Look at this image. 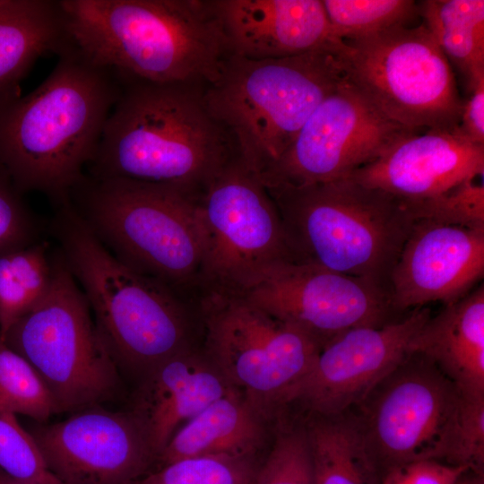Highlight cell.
Instances as JSON below:
<instances>
[{
    "mask_svg": "<svg viewBox=\"0 0 484 484\" xmlns=\"http://www.w3.org/2000/svg\"><path fill=\"white\" fill-rule=\"evenodd\" d=\"M418 12L467 91L484 80V1L426 0Z\"/></svg>",
    "mask_w": 484,
    "mask_h": 484,
    "instance_id": "d4e9b609",
    "label": "cell"
},
{
    "mask_svg": "<svg viewBox=\"0 0 484 484\" xmlns=\"http://www.w3.org/2000/svg\"><path fill=\"white\" fill-rule=\"evenodd\" d=\"M314 484H379L380 471L350 409L332 415L301 413Z\"/></svg>",
    "mask_w": 484,
    "mask_h": 484,
    "instance_id": "cb8c5ba5",
    "label": "cell"
},
{
    "mask_svg": "<svg viewBox=\"0 0 484 484\" xmlns=\"http://www.w3.org/2000/svg\"><path fill=\"white\" fill-rule=\"evenodd\" d=\"M71 45L59 1L0 0V99L20 92L38 59Z\"/></svg>",
    "mask_w": 484,
    "mask_h": 484,
    "instance_id": "603a6c76",
    "label": "cell"
},
{
    "mask_svg": "<svg viewBox=\"0 0 484 484\" xmlns=\"http://www.w3.org/2000/svg\"><path fill=\"white\" fill-rule=\"evenodd\" d=\"M272 447L250 484H314L310 449L302 415L284 413L276 422Z\"/></svg>",
    "mask_w": 484,
    "mask_h": 484,
    "instance_id": "83f0119b",
    "label": "cell"
},
{
    "mask_svg": "<svg viewBox=\"0 0 484 484\" xmlns=\"http://www.w3.org/2000/svg\"><path fill=\"white\" fill-rule=\"evenodd\" d=\"M411 132L382 115L347 79L312 113L280 158L260 176L265 186L349 177Z\"/></svg>",
    "mask_w": 484,
    "mask_h": 484,
    "instance_id": "5bb4252c",
    "label": "cell"
},
{
    "mask_svg": "<svg viewBox=\"0 0 484 484\" xmlns=\"http://www.w3.org/2000/svg\"><path fill=\"white\" fill-rule=\"evenodd\" d=\"M72 44L127 81L207 85L228 56L211 0H61Z\"/></svg>",
    "mask_w": 484,
    "mask_h": 484,
    "instance_id": "3957f363",
    "label": "cell"
},
{
    "mask_svg": "<svg viewBox=\"0 0 484 484\" xmlns=\"http://www.w3.org/2000/svg\"><path fill=\"white\" fill-rule=\"evenodd\" d=\"M483 175L484 145L469 141L456 126L408 133L349 177L411 204Z\"/></svg>",
    "mask_w": 484,
    "mask_h": 484,
    "instance_id": "ac0fdd59",
    "label": "cell"
},
{
    "mask_svg": "<svg viewBox=\"0 0 484 484\" xmlns=\"http://www.w3.org/2000/svg\"><path fill=\"white\" fill-rule=\"evenodd\" d=\"M466 471H470L464 467L422 461L386 471L379 484H456Z\"/></svg>",
    "mask_w": 484,
    "mask_h": 484,
    "instance_id": "e575fe53",
    "label": "cell"
},
{
    "mask_svg": "<svg viewBox=\"0 0 484 484\" xmlns=\"http://www.w3.org/2000/svg\"><path fill=\"white\" fill-rule=\"evenodd\" d=\"M409 352L431 359L462 393L484 397V286L431 315Z\"/></svg>",
    "mask_w": 484,
    "mask_h": 484,
    "instance_id": "44dd1931",
    "label": "cell"
},
{
    "mask_svg": "<svg viewBox=\"0 0 484 484\" xmlns=\"http://www.w3.org/2000/svg\"><path fill=\"white\" fill-rule=\"evenodd\" d=\"M258 456H202L156 468L128 484H250Z\"/></svg>",
    "mask_w": 484,
    "mask_h": 484,
    "instance_id": "f546056e",
    "label": "cell"
},
{
    "mask_svg": "<svg viewBox=\"0 0 484 484\" xmlns=\"http://www.w3.org/2000/svg\"><path fill=\"white\" fill-rule=\"evenodd\" d=\"M48 469L64 484H128L156 464L143 428L126 410L94 405L28 429Z\"/></svg>",
    "mask_w": 484,
    "mask_h": 484,
    "instance_id": "2e32d148",
    "label": "cell"
},
{
    "mask_svg": "<svg viewBox=\"0 0 484 484\" xmlns=\"http://www.w3.org/2000/svg\"><path fill=\"white\" fill-rule=\"evenodd\" d=\"M431 315L430 308L418 307L384 325L357 327L336 336L288 393L285 409L332 415L353 408L408 354L411 340Z\"/></svg>",
    "mask_w": 484,
    "mask_h": 484,
    "instance_id": "9a60e30c",
    "label": "cell"
},
{
    "mask_svg": "<svg viewBox=\"0 0 484 484\" xmlns=\"http://www.w3.org/2000/svg\"><path fill=\"white\" fill-rule=\"evenodd\" d=\"M454 464L484 474V397L463 394Z\"/></svg>",
    "mask_w": 484,
    "mask_h": 484,
    "instance_id": "836d02e7",
    "label": "cell"
},
{
    "mask_svg": "<svg viewBox=\"0 0 484 484\" xmlns=\"http://www.w3.org/2000/svg\"><path fill=\"white\" fill-rule=\"evenodd\" d=\"M468 92L470 97L462 102L458 129L471 143L484 145V80Z\"/></svg>",
    "mask_w": 484,
    "mask_h": 484,
    "instance_id": "d590c367",
    "label": "cell"
},
{
    "mask_svg": "<svg viewBox=\"0 0 484 484\" xmlns=\"http://www.w3.org/2000/svg\"><path fill=\"white\" fill-rule=\"evenodd\" d=\"M462 400L431 359L408 352L350 409L381 478L417 462L454 465Z\"/></svg>",
    "mask_w": 484,
    "mask_h": 484,
    "instance_id": "8fae6325",
    "label": "cell"
},
{
    "mask_svg": "<svg viewBox=\"0 0 484 484\" xmlns=\"http://www.w3.org/2000/svg\"><path fill=\"white\" fill-rule=\"evenodd\" d=\"M334 37L350 40L397 26L419 16L413 0H323Z\"/></svg>",
    "mask_w": 484,
    "mask_h": 484,
    "instance_id": "4316f807",
    "label": "cell"
},
{
    "mask_svg": "<svg viewBox=\"0 0 484 484\" xmlns=\"http://www.w3.org/2000/svg\"><path fill=\"white\" fill-rule=\"evenodd\" d=\"M228 55L277 59L308 52L337 51L320 0H211Z\"/></svg>",
    "mask_w": 484,
    "mask_h": 484,
    "instance_id": "d6986e66",
    "label": "cell"
},
{
    "mask_svg": "<svg viewBox=\"0 0 484 484\" xmlns=\"http://www.w3.org/2000/svg\"><path fill=\"white\" fill-rule=\"evenodd\" d=\"M31 92L0 99V164L23 194L69 199L98 150L122 79L72 44Z\"/></svg>",
    "mask_w": 484,
    "mask_h": 484,
    "instance_id": "6da1fadb",
    "label": "cell"
},
{
    "mask_svg": "<svg viewBox=\"0 0 484 484\" xmlns=\"http://www.w3.org/2000/svg\"><path fill=\"white\" fill-rule=\"evenodd\" d=\"M484 275V230L417 220L389 281L393 312L466 296Z\"/></svg>",
    "mask_w": 484,
    "mask_h": 484,
    "instance_id": "e0dca14e",
    "label": "cell"
},
{
    "mask_svg": "<svg viewBox=\"0 0 484 484\" xmlns=\"http://www.w3.org/2000/svg\"><path fill=\"white\" fill-rule=\"evenodd\" d=\"M346 79L331 49L265 60L228 55L216 79L204 86L203 99L235 153L261 175Z\"/></svg>",
    "mask_w": 484,
    "mask_h": 484,
    "instance_id": "8992f818",
    "label": "cell"
},
{
    "mask_svg": "<svg viewBox=\"0 0 484 484\" xmlns=\"http://www.w3.org/2000/svg\"><path fill=\"white\" fill-rule=\"evenodd\" d=\"M0 470L26 484H64L48 469L29 431L9 411H0Z\"/></svg>",
    "mask_w": 484,
    "mask_h": 484,
    "instance_id": "4dcf8cb0",
    "label": "cell"
},
{
    "mask_svg": "<svg viewBox=\"0 0 484 484\" xmlns=\"http://www.w3.org/2000/svg\"><path fill=\"white\" fill-rule=\"evenodd\" d=\"M22 194L0 164V255L36 242L38 227Z\"/></svg>",
    "mask_w": 484,
    "mask_h": 484,
    "instance_id": "d6a6232c",
    "label": "cell"
},
{
    "mask_svg": "<svg viewBox=\"0 0 484 484\" xmlns=\"http://www.w3.org/2000/svg\"><path fill=\"white\" fill-rule=\"evenodd\" d=\"M229 290L305 332L321 348L349 330L396 320L386 289L314 264L283 261Z\"/></svg>",
    "mask_w": 484,
    "mask_h": 484,
    "instance_id": "4fadbf2b",
    "label": "cell"
},
{
    "mask_svg": "<svg viewBox=\"0 0 484 484\" xmlns=\"http://www.w3.org/2000/svg\"><path fill=\"white\" fill-rule=\"evenodd\" d=\"M48 249L34 242L0 255V338L47 294L53 276Z\"/></svg>",
    "mask_w": 484,
    "mask_h": 484,
    "instance_id": "484cf974",
    "label": "cell"
},
{
    "mask_svg": "<svg viewBox=\"0 0 484 484\" xmlns=\"http://www.w3.org/2000/svg\"><path fill=\"white\" fill-rule=\"evenodd\" d=\"M0 484H26V483L18 481V480H16L14 479L9 477L8 475L4 473L0 470Z\"/></svg>",
    "mask_w": 484,
    "mask_h": 484,
    "instance_id": "74e56055",
    "label": "cell"
},
{
    "mask_svg": "<svg viewBox=\"0 0 484 484\" xmlns=\"http://www.w3.org/2000/svg\"><path fill=\"white\" fill-rule=\"evenodd\" d=\"M204 258L202 292L235 290L292 261L277 207L260 176L235 153L197 202Z\"/></svg>",
    "mask_w": 484,
    "mask_h": 484,
    "instance_id": "7c38bea8",
    "label": "cell"
},
{
    "mask_svg": "<svg viewBox=\"0 0 484 484\" xmlns=\"http://www.w3.org/2000/svg\"><path fill=\"white\" fill-rule=\"evenodd\" d=\"M1 339L33 367L57 413L101 405L120 391L121 374L61 255L47 294Z\"/></svg>",
    "mask_w": 484,
    "mask_h": 484,
    "instance_id": "ba28073f",
    "label": "cell"
},
{
    "mask_svg": "<svg viewBox=\"0 0 484 484\" xmlns=\"http://www.w3.org/2000/svg\"><path fill=\"white\" fill-rule=\"evenodd\" d=\"M0 411L47 422L57 413L53 399L33 367L0 338Z\"/></svg>",
    "mask_w": 484,
    "mask_h": 484,
    "instance_id": "f1b7e54d",
    "label": "cell"
},
{
    "mask_svg": "<svg viewBox=\"0 0 484 484\" xmlns=\"http://www.w3.org/2000/svg\"><path fill=\"white\" fill-rule=\"evenodd\" d=\"M232 388L203 350L191 347L141 377L127 411L143 428L157 461L186 422Z\"/></svg>",
    "mask_w": 484,
    "mask_h": 484,
    "instance_id": "ffe728a7",
    "label": "cell"
},
{
    "mask_svg": "<svg viewBox=\"0 0 484 484\" xmlns=\"http://www.w3.org/2000/svg\"><path fill=\"white\" fill-rule=\"evenodd\" d=\"M337 54L347 80L389 120L416 133L458 126L452 65L423 23L343 40Z\"/></svg>",
    "mask_w": 484,
    "mask_h": 484,
    "instance_id": "9c48e42d",
    "label": "cell"
},
{
    "mask_svg": "<svg viewBox=\"0 0 484 484\" xmlns=\"http://www.w3.org/2000/svg\"><path fill=\"white\" fill-rule=\"evenodd\" d=\"M271 422L276 420L232 388L174 434L154 469L192 457L255 456L266 443Z\"/></svg>",
    "mask_w": 484,
    "mask_h": 484,
    "instance_id": "7402d4cb",
    "label": "cell"
},
{
    "mask_svg": "<svg viewBox=\"0 0 484 484\" xmlns=\"http://www.w3.org/2000/svg\"><path fill=\"white\" fill-rule=\"evenodd\" d=\"M196 301L205 355L232 387L276 420L286 411L288 393L314 364L320 345L236 291L207 290Z\"/></svg>",
    "mask_w": 484,
    "mask_h": 484,
    "instance_id": "30bf717a",
    "label": "cell"
},
{
    "mask_svg": "<svg viewBox=\"0 0 484 484\" xmlns=\"http://www.w3.org/2000/svg\"><path fill=\"white\" fill-rule=\"evenodd\" d=\"M123 81L88 176L170 187L200 198L235 151L203 85Z\"/></svg>",
    "mask_w": 484,
    "mask_h": 484,
    "instance_id": "7a4b0ae2",
    "label": "cell"
},
{
    "mask_svg": "<svg viewBox=\"0 0 484 484\" xmlns=\"http://www.w3.org/2000/svg\"><path fill=\"white\" fill-rule=\"evenodd\" d=\"M266 188L293 262L366 279L389 292L393 268L416 223L406 203L351 177Z\"/></svg>",
    "mask_w": 484,
    "mask_h": 484,
    "instance_id": "5b68a950",
    "label": "cell"
},
{
    "mask_svg": "<svg viewBox=\"0 0 484 484\" xmlns=\"http://www.w3.org/2000/svg\"><path fill=\"white\" fill-rule=\"evenodd\" d=\"M56 207L52 228L61 255L119 373L140 379L193 347L186 299L117 259L69 200Z\"/></svg>",
    "mask_w": 484,
    "mask_h": 484,
    "instance_id": "277c9868",
    "label": "cell"
},
{
    "mask_svg": "<svg viewBox=\"0 0 484 484\" xmlns=\"http://www.w3.org/2000/svg\"><path fill=\"white\" fill-rule=\"evenodd\" d=\"M483 176L468 178L432 199L407 205L416 221L431 220L484 230Z\"/></svg>",
    "mask_w": 484,
    "mask_h": 484,
    "instance_id": "1f68e13d",
    "label": "cell"
},
{
    "mask_svg": "<svg viewBox=\"0 0 484 484\" xmlns=\"http://www.w3.org/2000/svg\"><path fill=\"white\" fill-rule=\"evenodd\" d=\"M456 484H484V474L466 471Z\"/></svg>",
    "mask_w": 484,
    "mask_h": 484,
    "instance_id": "8d00e7d4",
    "label": "cell"
},
{
    "mask_svg": "<svg viewBox=\"0 0 484 484\" xmlns=\"http://www.w3.org/2000/svg\"><path fill=\"white\" fill-rule=\"evenodd\" d=\"M69 200L122 263L185 299L201 294L198 198L170 187L84 175Z\"/></svg>",
    "mask_w": 484,
    "mask_h": 484,
    "instance_id": "52a82bcc",
    "label": "cell"
}]
</instances>
